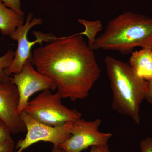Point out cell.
<instances>
[{
  "label": "cell",
  "mask_w": 152,
  "mask_h": 152,
  "mask_svg": "<svg viewBox=\"0 0 152 152\" xmlns=\"http://www.w3.org/2000/svg\"><path fill=\"white\" fill-rule=\"evenodd\" d=\"M31 61L53 81L62 99L72 101L86 99L101 75L94 50L81 35L58 37L36 49Z\"/></svg>",
  "instance_id": "cell-1"
},
{
  "label": "cell",
  "mask_w": 152,
  "mask_h": 152,
  "mask_svg": "<svg viewBox=\"0 0 152 152\" xmlns=\"http://www.w3.org/2000/svg\"><path fill=\"white\" fill-rule=\"evenodd\" d=\"M138 47L152 49V17L125 12L108 22L91 49L127 55Z\"/></svg>",
  "instance_id": "cell-2"
},
{
  "label": "cell",
  "mask_w": 152,
  "mask_h": 152,
  "mask_svg": "<svg viewBox=\"0 0 152 152\" xmlns=\"http://www.w3.org/2000/svg\"><path fill=\"white\" fill-rule=\"evenodd\" d=\"M104 62L113 93L112 108L140 124V109L145 96L147 81L139 77L127 63L109 56L105 58Z\"/></svg>",
  "instance_id": "cell-3"
},
{
  "label": "cell",
  "mask_w": 152,
  "mask_h": 152,
  "mask_svg": "<svg viewBox=\"0 0 152 152\" xmlns=\"http://www.w3.org/2000/svg\"><path fill=\"white\" fill-rule=\"evenodd\" d=\"M51 91H42L29 101L23 111L36 121L51 126H59L81 118V113L63 105L58 93L53 94Z\"/></svg>",
  "instance_id": "cell-4"
},
{
  "label": "cell",
  "mask_w": 152,
  "mask_h": 152,
  "mask_svg": "<svg viewBox=\"0 0 152 152\" xmlns=\"http://www.w3.org/2000/svg\"><path fill=\"white\" fill-rule=\"evenodd\" d=\"M20 115L26 126L27 134L24 138L17 143L16 152H22L39 142L51 143L53 146L60 148L71 136L73 122L59 126H51L36 121L25 112H22Z\"/></svg>",
  "instance_id": "cell-5"
},
{
  "label": "cell",
  "mask_w": 152,
  "mask_h": 152,
  "mask_svg": "<svg viewBox=\"0 0 152 152\" xmlns=\"http://www.w3.org/2000/svg\"><path fill=\"white\" fill-rule=\"evenodd\" d=\"M33 14L30 13L27 17L26 21L18 27L15 31L10 35L12 39L18 42V48L15 52L13 61L7 73L10 76L18 74L23 69L25 62L28 59L31 58V49L36 44L49 43L58 39L51 33L47 34L40 31H34L33 35L36 37L35 41L31 42L28 40V34L31 28L37 25L42 24V20L39 18L33 19Z\"/></svg>",
  "instance_id": "cell-6"
},
{
  "label": "cell",
  "mask_w": 152,
  "mask_h": 152,
  "mask_svg": "<svg viewBox=\"0 0 152 152\" xmlns=\"http://www.w3.org/2000/svg\"><path fill=\"white\" fill-rule=\"evenodd\" d=\"M102 120L86 121L81 118L72 123L71 136L60 148L66 152H82L89 147L108 145L111 133L102 132Z\"/></svg>",
  "instance_id": "cell-7"
},
{
  "label": "cell",
  "mask_w": 152,
  "mask_h": 152,
  "mask_svg": "<svg viewBox=\"0 0 152 152\" xmlns=\"http://www.w3.org/2000/svg\"><path fill=\"white\" fill-rule=\"evenodd\" d=\"M12 76L11 80L16 86L18 92V111L20 115L23 111L30 97L35 93L45 90L56 89L52 79L34 69L31 58L27 60L19 73Z\"/></svg>",
  "instance_id": "cell-8"
},
{
  "label": "cell",
  "mask_w": 152,
  "mask_h": 152,
  "mask_svg": "<svg viewBox=\"0 0 152 152\" xmlns=\"http://www.w3.org/2000/svg\"><path fill=\"white\" fill-rule=\"evenodd\" d=\"M19 102L16 86L10 79L0 83V120L5 124L11 134L26 132V126L18 113Z\"/></svg>",
  "instance_id": "cell-9"
},
{
  "label": "cell",
  "mask_w": 152,
  "mask_h": 152,
  "mask_svg": "<svg viewBox=\"0 0 152 152\" xmlns=\"http://www.w3.org/2000/svg\"><path fill=\"white\" fill-rule=\"evenodd\" d=\"M129 64L140 77L148 80L152 78V49L145 48L132 53Z\"/></svg>",
  "instance_id": "cell-10"
},
{
  "label": "cell",
  "mask_w": 152,
  "mask_h": 152,
  "mask_svg": "<svg viewBox=\"0 0 152 152\" xmlns=\"http://www.w3.org/2000/svg\"><path fill=\"white\" fill-rule=\"evenodd\" d=\"M22 16L0 1V31L4 35L10 36L20 25L24 23Z\"/></svg>",
  "instance_id": "cell-11"
},
{
  "label": "cell",
  "mask_w": 152,
  "mask_h": 152,
  "mask_svg": "<svg viewBox=\"0 0 152 152\" xmlns=\"http://www.w3.org/2000/svg\"><path fill=\"white\" fill-rule=\"evenodd\" d=\"M78 21L81 24L83 25L86 29L85 31L83 32L75 34V35L76 36H86L88 40V45L91 48L94 43L98 33L102 29L103 26L102 22L99 20L90 21L81 19H79Z\"/></svg>",
  "instance_id": "cell-12"
},
{
  "label": "cell",
  "mask_w": 152,
  "mask_h": 152,
  "mask_svg": "<svg viewBox=\"0 0 152 152\" xmlns=\"http://www.w3.org/2000/svg\"><path fill=\"white\" fill-rule=\"evenodd\" d=\"M15 56V52L10 50L0 57V83L10 79V76L8 75L7 71L12 63Z\"/></svg>",
  "instance_id": "cell-13"
},
{
  "label": "cell",
  "mask_w": 152,
  "mask_h": 152,
  "mask_svg": "<svg viewBox=\"0 0 152 152\" xmlns=\"http://www.w3.org/2000/svg\"><path fill=\"white\" fill-rule=\"evenodd\" d=\"M7 126L0 120V144H5L14 141Z\"/></svg>",
  "instance_id": "cell-14"
},
{
  "label": "cell",
  "mask_w": 152,
  "mask_h": 152,
  "mask_svg": "<svg viewBox=\"0 0 152 152\" xmlns=\"http://www.w3.org/2000/svg\"><path fill=\"white\" fill-rule=\"evenodd\" d=\"M5 5L22 16H24V12L22 10L21 0H0Z\"/></svg>",
  "instance_id": "cell-15"
},
{
  "label": "cell",
  "mask_w": 152,
  "mask_h": 152,
  "mask_svg": "<svg viewBox=\"0 0 152 152\" xmlns=\"http://www.w3.org/2000/svg\"><path fill=\"white\" fill-rule=\"evenodd\" d=\"M140 152H152V138H146L140 143Z\"/></svg>",
  "instance_id": "cell-16"
},
{
  "label": "cell",
  "mask_w": 152,
  "mask_h": 152,
  "mask_svg": "<svg viewBox=\"0 0 152 152\" xmlns=\"http://www.w3.org/2000/svg\"><path fill=\"white\" fill-rule=\"evenodd\" d=\"M145 100L152 106V78L147 80V88Z\"/></svg>",
  "instance_id": "cell-17"
},
{
  "label": "cell",
  "mask_w": 152,
  "mask_h": 152,
  "mask_svg": "<svg viewBox=\"0 0 152 152\" xmlns=\"http://www.w3.org/2000/svg\"><path fill=\"white\" fill-rule=\"evenodd\" d=\"M15 147L14 141L5 144H0V152H13Z\"/></svg>",
  "instance_id": "cell-18"
},
{
  "label": "cell",
  "mask_w": 152,
  "mask_h": 152,
  "mask_svg": "<svg viewBox=\"0 0 152 152\" xmlns=\"http://www.w3.org/2000/svg\"><path fill=\"white\" fill-rule=\"evenodd\" d=\"M89 152H111L109 145L93 147L91 148Z\"/></svg>",
  "instance_id": "cell-19"
},
{
  "label": "cell",
  "mask_w": 152,
  "mask_h": 152,
  "mask_svg": "<svg viewBox=\"0 0 152 152\" xmlns=\"http://www.w3.org/2000/svg\"><path fill=\"white\" fill-rule=\"evenodd\" d=\"M52 152H66L60 147L53 146Z\"/></svg>",
  "instance_id": "cell-20"
}]
</instances>
